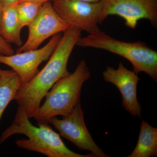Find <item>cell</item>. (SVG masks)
Instances as JSON below:
<instances>
[{
  "label": "cell",
  "mask_w": 157,
  "mask_h": 157,
  "mask_svg": "<svg viewBox=\"0 0 157 157\" xmlns=\"http://www.w3.org/2000/svg\"><path fill=\"white\" fill-rule=\"evenodd\" d=\"M62 35H54L46 45L39 49L14 54L0 55V63L9 66L18 74L21 85L26 84L38 73V68L42 62L50 57L56 48Z\"/></svg>",
  "instance_id": "cell-9"
},
{
  "label": "cell",
  "mask_w": 157,
  "mask_h": 157,
  "mask_svg": "<svg viewBox=\"0 0 157 157\" xmlns=\"http://www.w3.org/2000/svg\"><path fill=\"white\" fill-rule=\"evenodd\" d=\"M58 15L71 27L77 28L88 34L100 30L98 26L103 4L77 0H55L52 3Z\"/></svg>",
  "instance_id": "cell-7"
},
{
  "label": "cell",
  "mask_w": 157,
  "mask_h": 157,
  "mask_svg": "<svg viewBox=\"0 0 157 157\" xmlns=\"http://www.w3.org/2000/svg\"><path fill=\"white\" fill-rule=\"evenodd\" d=\"M21 86L20 78L15 71L0 69V121L6 107L14 100Z\"/></svg>",
  "instance_id": "cell-13"
},
{
  "label": "cell",
  "mask_w": 157,
  "mask_h": 157,
  "mask_svg": "<svg viewBox=\"0 0 157 157\" xmlns=\"http://www.w3.org/2000/svg\"><path fill=\"white\" fill-rule=\"evenodd\" d=\"M3 11V7L0 2V24H1V20H2V16Z\"/></svg>",
  "instance_id": "cell-19"
},
{
  "label": "cell",
  "mask_w": 157,
  "mask_h": 157,
  "mask_svg": "<svg viewBox=\"0 0 157 157\" xmlns=\"http://www.w3.org/2000/svg\"><path fill=\"white\" fill-rule=\"evenodd\" d=\"M48 123L52 124L62 137L79 149L89 151L94 157H108L95 143L87 130L80 100L71 112L63 116L62 119L54 117L51 119Z\"/></svg>",
  "instance_id": "cell-5"
},
{
  "label": "cell",
  "mask_w": 157,
  "mask_h": 157,
  "mask_svg": "<svg viewBox=\"0 0 157 157\" xmlns=\"http://www.w3.org/2000/svg\"><path fill=\"white\" fill-rule=\"evenodd\" d=\"M17 5L20 23L23 28L28 26L33 22L40 11L42 4L32 2H24Z\"/></svg>",
  "instance_id": "cell-14"
},
{
  "label": "cell",
  "mask_w": 157,
  "mask_h": 157,
  "mask_svg": "<svg viewBox=\"0 0 157 157\" xmlns=\"http://www.w3.org/2000/svg\"><path fill=\"white\" fill-rule=\"evenodd\" d=\"M77 1H82V2H86L96 3L101 2V0H77Z\"/></svg>",
  "instance_id": "cell-18"
},
{
  "label": "cell",
  "mask_w": 157,
  "mask_h": 157,
  "mask_svg": "<svg viewBox=\"0 0 157 157\" xmlns=\"http://www.w3.org/2000/svg\"><path fill=\"white\" fill-rule=\"evenodd\" d=\"M76 45L107 51L132 64L136 74L144 72L157 82V52L144 42H128L114 39L101 30L81 37Z\"/></svg>",
  "instance_id": "cell-4"
},
{
  "label": "cell",
  "mask_w": 157,
  "mask_h": 157,
  "mask_svg": "<svg viewBox=\"0 0 157 157\" xmlns=\"http://www.w3.org/2000/svg\"><path fill=\"white\" fill-rule=\"evenodd\" d=\"M48 124L38 123L39 127L35 126L30 121L25 111L18 107L13 122L0 137V144L11 136L21 134L28 139L16 140L15 144L18 147L29 151L36 152L48 157H94L92 154L81 155L70 150L59 135Z\"/></svg>",
  "instance_id": "cell-2"
},
{
  "label": "cell",
  "mask_w": 157,
  "mask_h": 157,
  "mask_svg": "<svg viewBox=\"0 0 157 157\" xmlns=\"http://www.w3.org/2000/svg\"><path fill=\"white\" fill-rule=\"evenodd\" d=\"M157 156V128L145 121L140 124L139 138L132 153L127 157H150Z\"/></svg>",
  "instance_id": "cell-12"
},
{
  "label": "cell",
  "mask_w": 157,
  "mask_h": 157,
  "mask_svg": "<svg viewBox=\"0 0 157 157\" xmlns=\"http://www.w3.org/2000/svg\"><path fill=\"white\" fill-rule=\"evenodd\" d=\"M19 1V0H0V2L3 8L13 5H17Z\"/></svg>",
  "instance_id": "cell-16"
},
{
  "label": "cell",
  "mask_w": 157,
  "mask_h": 157,
  "mask_svg": "<svg viewBox=\"0 0 157 157\" xmlns=\"http://www.w3.org/2000/svg\"><path fill=\"white\" fill-rule=\"evenodd\" d=\"M28 27L27 40L17 49L16 53L36 49L49 37L71 28L58 15L51 2L42 4L37 16Z\"/></svg>",
  "instance_id": "cell-8"
},
{
  "label": "cell",
  "mask_w": 157,
  "mask_h": 157,
  "mask_svg": "<svg viewBox=\"0 0 157 157\" xmlns=\"http://www.w3.org/2000/svg\"><path fill=\"white\" fill-rule=\"evenodd\" d=\"M90 76L86 63L82 60L73 73L59 79L48 91L34 116L37 122L48 123L52 118L71 112L80 100L82 85Z\"/></svg>",
  "instance_id": "cell-3"
},
{
  "label": "cell",
  "mask_w": 157,
  "mask_h": 157,
  "mask_svg": "<svg viewBox=\"0 0 157 157\" xmlns=\"http://www.w3.org/2000/svg\"><path fill=\"white\" fill-rule=\"evenodd\" d=\"M81 30L71 27L64 32L49 60L41 71L17 91L14 100L29 118H34L41 102L54 84L70 74L67 70L69 58L81 37Z\"/></svg>",
  "instance_id": "cell-1"
},
{
  "label": "cell",
  "mask_w": 157,
  "mask_h": 157,
  "mask_svg": "<svg viewBox=\"0 0 157 157\" xmlns=\"http://www.w3.org/2000/svg\"><path fill=\"white\" fill-rule=\"evenodd\" d=\"M14 54V50L11 44L6 42L0 35V55L10 56Z\"/></svg>",
  "instance_id": "cell-15"
},
{
  "label": "cell",
  "mask_w": 157,
  "mask_h": 157,
  "mask_svg": "<svg viewBox=\"0 0 157 157\" xmlns=\"http://www.w3.org/2000/svg\"><path fill=\"white\" fill-rule=\"evenodd\" d=\"M102 75L105 81L115 85L120 92L124 109L133 116L141 118L142 110L137 94V83L140 80L137 74L120 63L117 69L107 66Z\"/></svg>",
  "instance_id": "cell-10"
},
{
  "label": "cell",
  "mask_w": 157,
  "mask_h": 157,
  "mask_svg": "<svg viewBox=\"0 0 157 157\" xmlns=\"http://www.w3.org/2000/svg\"><path fill=\"white\" fill-rule=\"evenodd\" d=\"M23 28L20 23L17 5L3 8L0 24V35L9 44L20 47L23 45L21 32Z\"/></svg>",
  "instance_id": "cell-11"
},
{
  "label": "cell",
  "mask_w": 157,
  "mask_h": 157,
  "mask_svg": "<svg viewBox=\"0 0 157 157\" xmlns=\"http://www.w3.org/2000/svg\"><path fill=\"white\" fill-rule=\"evenodd\" d=\"M55 1V0H19V2L17 3V5L19 4V3L24 2H34L39 3V4H43V3L47 2H53V1Z\"/></svg>",
  "instance_id": "cell-17"
},
{
  "label": "cell",
  "mask_w": 157,
  "mask_h": 157,
  "mask_svg": "<svg viewBox=\"0 0 157 157\" xmlns=\"http://www.w3.org/2000/svg\"><path fill=\"white\" fill-rule=\"evenodd\" d=\"M103 9L99 24L109 15L123 18L125 25L135 29L140 19H147L157 28V0H101Z\"/></svg>",
  "instance_id": "cell-6"
}]
</instances>
